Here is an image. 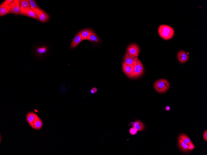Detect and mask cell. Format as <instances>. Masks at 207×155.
Wrapping results in <instances>:
<instances>
[{
    "mask_svg": "<svg viewBox=\"0 0 207 155\" xmlns=\"http://www.w3.org/2000/svg\"><path fill=\"white\" fill-rule=\"evenodd\" d=\"M158 32L161 37L165 40L171 39L174 36V29L170 26L161 25L158 27Z\"/></svg>",
    "mask_w": 207,
    "mask_h": 155,
    "instance_id": "cell-1",
    "label": "cell"
},
{
    "mask_svg": "<svg viewBox=\"0 0 207 155\" xmlns=\"http://www.w3.org/2000/svg\"><path fill=\"white\" fill-rule=\"evenodd\" d=\"M155 89L158 93H165L169 89L170 84L168 81L165 79H160L155 82L154 84Z\"/></svg>",
    "mask_w": 207,
    "mask_h": 155,
    "instance_id": "cell-2",
    "label": "cell"
},
{
    "mask_svg": "<svg viewBox=\"0 0 207 155\" xmlns=\"http://www.w3.org/2000/svg\"><path fill=\"white\" fill-rule=\"evenodd\" d=\"M144 72V68L141 61L138 59L137 65L135 67L134 72L131 74L127 75L129 78H138L142 75Z\"/></svg>",
    "mask_w": 207,
    "mask_h": 155,
    "instance_id": "cell-3",
    "label": "cell"
},
{
    "mask_svg": "<svg viewBox=\"0 0 207 155\" xmlns=\"http://www.w3.org/2000/svg\"><path fill=\"white\" fill-rule=\"evenodd\" d=\"M140 52L139 46L136 44H132L128 47L126 53L129 57L134 58L138 56Z\"/></svg>",
    "mask_w": 207,
    "mask_h": 155,
    "instance_id": "cell-4",
    "label": "cell"
},
{
    "mask_svg": "<svg viewBox=\"0 0 207 155\" xmlns=\"http://www.w3.org/2000/svg\"><path fill=\"white\" fill-rule=\"evenodd\" d=\"M38 20L43 23H45L49 20V16L47 13L39 8L34 9Z\"/></svg>",
    "mask_w": 207,
    "mask_h": 155,
    "instance_id": "cell-5",
    "label": "cell"
},
{
    "mask_svg": "<svg viewBox=\"0 0 207 155\" xmlns=\"http://www.w3.org/2000/svg\"><path fill=\"white\" fill-rule=\"evenodd\" d=\"M21 1L14 0L9 5L11 9V13L16 15L21 14Z\"/></svg>",
    "mask_w": 207,
    "mask_h": 155,
    "instance_id": "cell-6",
    "label": "cell"
},
{
    "mask_svg": "<svg viewBox=\"0 0 207 155\" xmlns=\"http://www.w3.org/2000/svg\"><path fill=\"white\" fill-rule=\"evenodd\" d=\"M21 15L28 16L38 20L34 10L31 9L29 7L25 8L21 7Z\"/></svg>",
    "mask_w": 207,
    "mask_h": 155,
    "instance_id": "cell-7",
    "label": "cell"
},
{
    "mask_svg": "<svg viewBox=\"0 0 207 155\" xmlns=\"http://www.w3.org/2000/svg\"><path fill=\"white\" fill-rule=\"evenodd\" d=\"M83 40L81 36V31H80L77 33L74 37L71 45H70V47L72 49H75Z\"/></svg>",
    "mask_w": 207,
    "mask_h": 155,
    "instance_id": "cell-8",
    "label": "cell"
},
{
    "mask_svg": "<svg viewBox=\"0 0 207 155\" xmlns=\"http://www.w3.org/2000/svg\"><path fill=\"white\" fill-rule=\"evenodd\" d=\"M138 57L134 58H132L129 57L126 53L125 55L124 60V62L128 64L132 65L135 67L137 65L138 60Z\"/></svg>",
    "mask_w": 207,
    "mask_h": 155,
    "instance_id": "cell-9",
    "label": "cell"
},
{
    "mask_svg": "<svg viewBox=\"0 0 207 155\" xmlns=\"http://www.w3.org/2000/svg\"><path fill=\"white\" fill-rule=\"evenodd\" d=\"M122 68L123 71L125 74L128 75L131 74L134 72L135 67L132 65L128 64L123 62Z\"/></svg>",
    "mask_w": 207,
    "mask_h": 155,
    "instance_id": "cell-10",
    "label": "cell"
},
{
    "mask_svg": "<svg viewBox=\"0 0 207 155\" xmlns=\"http://www.w3.org/2000/svg\"><path fill=\"white\" fill-rule=\"evenodd\" d=\"M48 51V48L46 46L41 45L35 48V53L38 56L41 57L46 54Z\"/></svg>",
    "mask_w": 207,
    "mask_h": 155,
    "instance_id": "cell-11",
    "label": "cell"
},
{
    "mask_svg": "<svg viewBox=\"0 0 207 155\" xmlns=\"http://www.w3.org/2000/svg\"><path fill=\"white\" fill-rule=\"evenodd\" d=\"M93 31L90 28H86L81 31V34L83 40H88L90 36L94 33Z\"/></svg>",
    "mask_w": 207,
    "mask_h": 155,
    "instance_id": "cell-12",
    "label": "cell"
},
{
    "mask_svg": "<svg viewBox=\"0 0 207 155\" xmlns=\"http://www.w3.org/2000/svg\"><path fill=\"white\" fill-rule=\"evenodd\" d=\"M36 114L34 112H30L28 113L26 116V119L27 122L30 126L33 129L35 130L33 121H34L36 115Z\"/></svg>",
    "mask_w": 207,
    "mask_h": 155,
    "instance_id": "cell-13",
    "label": "cell"
},
{
    "mask_svg": "<svg viewBox=\"0 0 207 155\" xmlns=\"http://www.w3.org/2000/svg\"><path fill=\"white\" fill-rule=\"evenodd\" d=\"M177 58L181 63H183L187 61L188 57L185 52L184 51H181L177 54Z\"/></svg>",
    "mask_w": 207,
    "mask_h": 155,
    "instance_id": "cell-14",
    "label": "cell"
},
{
    "mask_svg": "<svg viewBox=\"0 0 207 155\" xmlns=\"http://www.w3.org/2000/svg\"><path fill=\"white\" fill-rule=\"evenodd\" d=\"M11 12L9 5H1L0 6V16H2L8 14Z\"/></svg>",
    "mask_w": 207,
    "mask_h": 155,
    "instance_id": "cell-15",
    "label": "cell"
},
{
    "mask_svg": "<svg viewBox=\"0 0 207 155\" xmlns=\"http://www.w3.org/2000/svg\"><path fill=\"white\" fill-rule=\"evenodd\" d=\"M35 130H39L41 129L43 126V122L41 119L37 116L36 115L33 121Z\"/></svg>",
    "mask_w": 207,
    "mask_h": 155,
    "instance_id": "cell-16",
    "label": "cell"
},
{
    "mask_svg": "<svg viewBox=\"0 0 207 155\" xmlns=\"http://www.w3.org/2000/svg\"><path fill=\"white\" fill-rule=\"evenodd\" d=\"M178 143L180 149L183 152H186V151L191 150L188 145L185 143L182 140H179Z\"/></svg>",
    "mask_w": 207,
    "mask_h": 155,
    "instance_id": "cell-17",
    "label": "cell"
},
{
    "mask_svg": "<svg viewBox=\"0 0 207 155\" xmlns=\"http://www.w3.org/2000/svg\"><path fill=\"white\" fill-rule=\"evenodd\" d=\"M133 127L136 129L137 131H142L144 130L145 126L142 122L137 121L134 123Z\"/></svg>",
    "mask_w": 207,
    "mask_h": 155,
    "instance_id": "cell-18",
    "label": "cell"
},
{
    "mask_svg": "<svg viewBox=\"0 0 207 155\" xmlns=\"http://www.w3.org/2000/svg\"><path fill=\"white\" fill-rule=\"evenodd\" d=\"M178 140H181L188 145L192 142L191 140L188 136L186 134H181L179 137Z\"/></svg>",
    "mask_w": 207,
    "mask_h": 155,
    "instance_id": "cell-19",
    "label": "cell"
},
{
    "mask_svg": "<svg viewBox=\"0 0 207 155\" xmlns=\"http://www.w3.org/2000/svg\"><path fill=\"white\" fill-rule=\"evenodd\" d=\"M89 41L94 42L98 43L99 41V39L98 36L94 33L92 34L89 37L88 40Z\"/></svg>",
    "mask_w": 207,
    "mask_h": 155,
    "instance_id": "cell-20",
    "label": "cell"
},
{
    "mask_svg": "<svg viewBox=\"0 0 207 155\" xmlns=\"http://www.w3.org/2000/svg\"><path fill=\"white\" fill-rule=\"evenodd\" d=\"M20 5L23 8H26L28 7L31 8L29 0H21V1Z\"/></svg>",
    "mask_w": 207,
    "mask_h": 155,
    "instance_id": "cell-21",
    "label": "cell"
},
{
    "mask_svg": "<svg viewBox=\"0 0 207 155\" xmlns=\"http://www.w3.org/2000/svg\"><path fill=\"white\" fill-rule=\"evenodd\" d=\"M29 2L31 8V9L34 10L37 8H39L35 1H33V0H29Z\"/></svg>",
    "mask_w": 207,
    "mask_h": 155,
    "instance_id": "cell-22",
    "label": "cell"
},
{
    "mask_svg": "<svg viewBox=\"0 0 207 155\" xmlns=\"http://www.w3.org/2000/svg\"><path fill=\"white\" fill-rule=\"evenodd\" d=\"M14 1L13 0H5L1 4V5H9Z\"/></svg>",
    "mask_w": 207,
    "mask_h": 155,
    "instance_id": "cell-23",
    "label": "cell"
},
{
    "mask_svg": "<svg viewBox=\"0 0 207 155\" xmlns=\"http://www.w3.org/2000/svg\"><path fill=\"white\" fill-rule=\"evenodd\" d=\"M129 132L132 135H135L138 132L134 128L132 127L130 129Z\"/></svg>",
    "mask_w": 207,
    "mask_h": 155,
    "instance_id": "cell-24",
    "label": "cell"
},
{
    "mask_svg": "<svg viewBox=\"0 0 207 155\" xmlns=\"http://www.w3.org/2000/svg\"><path fill=\"white\" fill-rule=\"evenodd\" d=\"M188 145V146H189V148L191 150H193L194 148V146L192 142L190 143Z\"/></svg>",
    "mask_w": 207,
    "mask_h": 155,
    "instance_id": "cell-25",
    "label": "cell"
},
{
    "mask_svg": "<svg viewBox=\"0 0 207 155\" xmlns=\"http://www.w3.org/2000/svg\"><path fill=\"white\" fill-rule=\"evenodd\" d=\"M97 88L94 87L92 88L91 90V93L92 94H95L97 93Z\"/></svg>",
    "mask_w": 207,
    "mask_h": 155,
    "instance_id": "cell-26",
    "label": "cell"
},
{
    "mask_svg": "<svg viewBox=\"0 0 207 155\" xmlns=\"http://www.w3.org/2000/svg\"><path fill=\"white\" fill-rule=\"evenodd\" d=\"M203 138L206 142L207 141V130H206L204 132V134H203Z\"/></svg>",
    "mask_w": 207,
    "mask_h": 155,
    "instance_id": "cell-27",
    "label": "cell"
},
{
    "mask_svg": "<svg viewBox=\"0 0 207 155\" xmlns=\"http://www.w3.org/2000/svg\"><path fill=\"white\" fill-rule=\"evenodd\" d=\"M165 109L166 110H167V111H169L170 110V108L169 106H167L165 108Z\"/></svg>",
    "mask_w": 207,
    "mask_h": 155,
    "instance_id": "cell-28",
    "label": "cell"
},
{
    "mask_svg": "<svg viewBox=\"0 0 207 155\" xmlns=\"http://www.w3.org/2000/svg\"></svg>",
    "mask_w": 207,
    "mask_h": 155,
    "instance_id": "cell-29",
    "label": "cell"
}]
</instances>
